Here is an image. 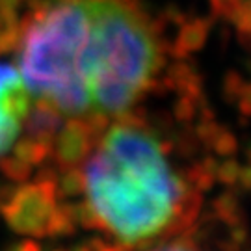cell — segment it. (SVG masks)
<instances>
[{"label":"cell","instance_id":"3","mask_svg":"<svg viewBox=\"0 0 251 251\" xmlns=\"http://www.w3.org/2000/svg\"><path fill=\"white\" fill-rule=\"evenodd\" d=\"M32 100L34 97L21 71L0 62V158L19 140Z\"/></svg>","mask_w":251,"mask_h":251},{"label":"cell","instance_id":"2","mask_svg":"<svg viewBox=\"0 0 251 251\" xmlns=\"http://www.w3.org/2000/svg\"><path fill=\"white\" fill-rule=\"evenodd\" d=\"M84 198L100 231L128 248L168 242L184 222L186 188L151 128L119 121L84 164Z\"/></svg>","mask_w":251,"mask_h":251},{"label":"cell","instance_id":"4","mask_svg":"<svg viewBox=\"0 0 251 251\" xmlns=\"http://www.w3.org/2000/svg\"><path fill=\"white\" fill-rule=\"evenodd\" d=\"M147 251H199L198 248H194V246H190V244H184V242H162V244H156L154 248Z\"/></svg>","mask_w":251,"mask_h":251},{"label":"cell","instance_id":"1","mask_svg":"<svg viewBox=\"0 0 251 251\" xmlns=\"http://www.w3.org/2000/svg\"><path fill=\"white\" fill-rule=\"evenodd\" d=\"M32 97L65 117H119L151 86L160 47L132 0H58L21 37Z\"/></svg>","mask_w":251,"mask_h":251}]
</instances>
